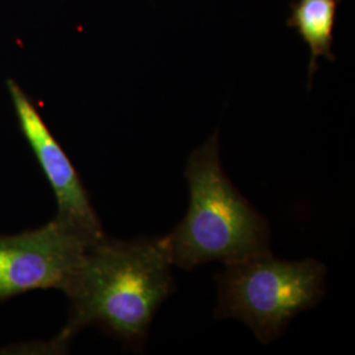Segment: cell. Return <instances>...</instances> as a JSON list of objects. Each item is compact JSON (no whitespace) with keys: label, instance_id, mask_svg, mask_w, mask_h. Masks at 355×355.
I'll return each mask as SVG.
<instances>
[{"label":"cell","instance_id":"cell-3","mask_svg":"<svg viewBox=\"0 0 355 355\" xmlns=\"http://www.w3.org/2000/svg\"><path fill=\"white\" fill-rule=\"evenodd\" d=\"M327 267L313 258L282 261L270 252L230 262L215 277V318L242 321L262 343H272L292 318L324 297Z\"/></svg>","mask_w":355,"mask_h":355},{"label":"cell","instance_id":"cell-2","mask_svg":"<svg viewBox=\"0 0 355 355\" xmlns=\"http://www.w3.org/2000/svg\"><path fill=\"white\" fill-rule=\"evenodd\" d=\"M190 205L166 236L174 266L193 270L220 261L225 265L270 252V227L224 173L218 132L191 153L184 170Z\"/></svg>","mask_w":355,"mask_h":355},{"label":"cell","instance_id":"cell-5","mask_svg":"<svg viewBox=\"0 0 355 355\" xmlns=\"http://www.w3.org/2000/svg\"><path fill=\"white\" fill-rule=\"evenodd\" d=\"M7 89L20 132L54 193L57 203V215L54 218L89 241H98L105 233L71 159L51 135L37 107L20 85L8 79Z\"/></svg>","mask_w":355,"mask_h":355},{"label":"cell","instance_id":"cell-4","mask_svg":"<svg viewBox=\"0 0 355 355\" xmlns=\"http://www.w3.org/2000/svg\"><path fill=\"white\" fill-rule=\"evenodd\" d=\"M91 243L57 218L0 234V302L37 290L64 291Z\"/></svg>","mask_w":355,"mask_h":355},{"label":"cell","instance_id":"cell-1","mask_svg":"<svg viewBox=\"0 0 355 355\" xmlns=\"http://www.w3.org/2000/svg\"><path fill=\"white\" fill-rule=\"evenodd\" d=\"M173 266L166 236L128 241L103 236L92 242L62 291L70 309L51 341L55 353H64L87 327L141 352L153 318L175 290Z\"/></svg>","mask_w":355,"mask_h":355},{"label":"cell","instance_id":"cell-6","mask_svg":"<svg viewBox=\"0 0 355 355\" xmlns=\"http://www.w3.org/2000/svg\"><path fill=\"white\" fill-rule=\"evenodd\" d=\"M341 0H297L291 3L292 13L287 26L295 28L299 36L309 46L311 60L308 64L309 87L318 71V57H325L330 62L336 61L331 53L333 28L337 7Z\"/></svg>","mask_w":355,"mask_h":355}]
</instances>
